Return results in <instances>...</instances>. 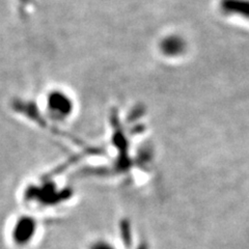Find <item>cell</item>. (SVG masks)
I'll return each instance as SVG.
<instances>
[{"instance_id":"cell-4","label":"cell","mask_w":249,"mask_h":249,"mask_svg":"<svg viewBox=\"0 0 249 249\" xmlns=\"http://www.w3.org/2000/svg\"><path fill=\"white\" fill-rule=\"evenodd\" d=\"M220 10L225 15L249 21V0H221Z\"/></svg>"},{"instance_id":"cell-2","label":"cell","mask_w":249,"mask_h":249,"mask_svg":"<svg viewBox=\"0 0 249 249\" xmlns=\"http://www.w3.org/2000/svg\"><path fill=\"white\" fill-rule=\"evenodd\" d=\"M42 231V220L33 211L16 214L7 225V241L15 249H29L37 241Z\"/></svg>"},{"instance_id":"cell-3","label":"cell","mask_w":249,"mask_h":249,"mask_svg":"<svg viewBox=\"0 0 249 249\" xmlns=\"http://www.w3.org/2000/svg\"><path fill=\"white\" fill-rule=\"evenodd\" d=\"M74 101L65 90L52 89L44 96L41 109L44 114L52 122H66L74 112Z\"/></svg>"},{"instance_id":"cell-1","label":"cell","mask_w":249,"mask_h":249,"mask_svg":"<svg viewBox=\"0 0 249 249\" xmlns=\"http://www.w3.org/2000/svg\"><path fill=\"white\" fill-rule=\"evenodd\" d=\"M62 193L64 191L55 182L41 178L24 186L21 193V200L27 207L26 210L36 213L58 206L65 198Z\"/></svg>"},{"instance_id":"cell-5","label":"cell","mask_w":249,"mask_h":249,"mask_svg":"<svg viewBox=\"0 0 249 249\" xmlns=\"http://www.w3.org/2000/svg\"><path fill=\"white\" fill-rule=\"evenodd\" d=\"M186 48V44L182 37L170 36L165 37L161 43V50L167 56L181 55Z\"/></svg>"}]
</instances>
